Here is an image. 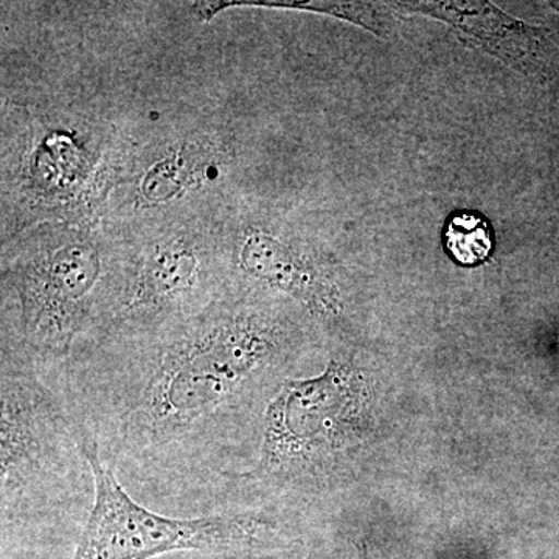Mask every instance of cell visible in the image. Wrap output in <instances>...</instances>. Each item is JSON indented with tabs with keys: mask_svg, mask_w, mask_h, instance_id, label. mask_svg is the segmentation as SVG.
Instances as JSON below:
<instances>
[{
	"mask_svg": "<svg viewBox=\"0 0 559 559\" xmlns=\"http://www.w3.org/2000/svg\"><path fill=\"white\" fill-rule=\"evenodd\" d=\"M293 341L270 293L235 285L164 329L100 337L55 374L124 487L213 509L255 463Z\"/></svg>",
	"mask_w": 559,
	"mask_h": 559,
	"instance_id": "1",
	"label": "cell"
},
{
	"mask_svg": "<svg viewBox=\"0 0 559 559\" xmlns=\"http://www.w3.org/2000/svg\"><path fill=\"white\" fill-rule=\"evenodd\" d=\"M2 259V355L57 370L109 325L130 250L92 223H43L20 231Z\"/></svg>",
	"mask_w": 559,
	"mask_h": 559,
	"instance_id": "2",
	"label": "cell"
},
{
	"mask_svg": "<svg viewBox=\"0 0 559 559\" xmlns=\"http://www.w3.org/2000/svg\"><path fill=\"white\" fill-rule=\"evenodd\" d=\"M3 131V216L9 235L43 223L98 221L123 186L135 153L119 131L84 106L31 105Z\"/></svg>",
	"mask_w": 559,
	"mask_h": 559,
	"instance_id": "3",
	"label": "cell"
},
{
	"mask_svg": "<svg viewBox=\"0 0 559 559\" xmlns=\"http://www.w3.org/2000/svg\"><path fill=\"white\" fill-rule=\"evenodd\" d=\"M0 509L11 522L47 514H90L95 481L83 432L55 370L2 355Z\"/></svg>",
	"mask_w": 559,
	"mask_h": 559,
	"instance_id": "4",
	"label": "cell"
},
{
	"mask_svg": "<svg viewBox=\"0 0 559 559\" xmlns=\"http://www.w3.org/2000/svg\"><path fill=\"white\" fill-rule=\"evenodd\" d=\"M83 448L95 492L72 559H153L173 551L230 555L253 546L272 528L259 511L165 516L132 498L86 433Z\"/></svg>",
	"mask_w": 559,
	"mask_h": 559,
	"instance_id": "5",
	"label": "cell"
},
{
	"mask_svg": "<svg viewBox=\"0 0 559 559\" xmlns=\"http://www.w3.org/2000/svg\"><path fill=\"white\" fill-rule=\"evenodd\" d=\"M234 286L218 231L176 224L131 249L119 305L97 340L146 333L189 319Z\"/></svg>",
	"mask_w": 559,
	"mask_h": 559,
	"instance_id": "6",
	"label": "cell"
},
{
	"mask_svg": "<svg viewBox=\"0 0 559 559\" xmlns=\"http://www.w3.org/2000/svg\"><path fill=\"white\" fill-rule=\"evenodd\" d=\"M235 285L286 293L322 318H340L342 301L333 264L304 241L260 221H240L223 237Z\"/></svg>",
	"mask_w": 559,
	"mask_h": 559,
	"instance_id": "7",
	"label": "cell"
},
{
	"mask_svg": "<svg viewBox=\"0 0 559 559\" xmlns=\"http://www.w3.org/2000/svg\"><path fill=\"white\" fill-rule=\"evenodd\" d=\"M230 146L205 132L182 135L153 156H134L123 186L131 183L132 201L142 209L176 204L205 190L229 164Z\"/></svg>",
	"mask_w": 559,
	"mask_h": 559,
	"instance_id": "8",
	"label": "cell"
},
{
	"mask_svg": "<svg viewBox=\"0 0 559 559\" xmlns=\"http://www.w3.org/2000/svg\"><path fill=\"white\" fill-rule=\"evenodd\" d=\"M399 9L436 17L454 27L460 39L495 55L507 64L528 68L535 61L543 35L484 2L399 3Z\"/></svg>",
	"mask_w": 559,
	"mask_h": 559,
	"instance_id": "9",
	"label": "cell"
},
{
	"mask_svg": "<svg viewBox=\"0 0 559 559\" xmlns=\"http://www.w3.org/2000/svg\"><path fill=\"white\" fill-rule=\"evenodd\" d=\"M278 9L311 11L326 14L337 20L348 21L381 35L384 31V17L374 3L360 2H272V0H218V2L193 3V11L202 22L215 20L219 13L229 9Z\"/></svg>",
	"mask_w": 559,
	"mask_h": 559,
	"instance_id": "10",
	"label": "cell"
},
{
	"mask_svg": "<svg viewBox=\"0 0 559 559\" xmlns=\"http://www.w3.org/2000/svg\"><path fill=\"white\" fill-rule=\"evenodd\" d=\"M444 248L463 266H477L489 259L495 240L484 215L473 210L452 213L444 226Z\"/></svg>",
	"mask_w": 559,
	"mask_h": 559,
	"instance_id": "11",
	"label": "cell"
},
{
	"mask_svg": "<svg viewBox=\"0 0 559 559\" xmlns=\"http://www.w3.org/2000/svg\"><path fill=\"white\" fill-rule=\"evenodd\" d=\"M551 7H554L555 10L559 11V2L551 3Z\"/></svg>",
	"mask_w": 559,
	"mask_h": 559,
	"instance_id": "12",
	"label": "cell"
}]
</instances>
